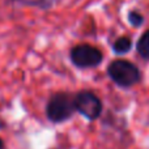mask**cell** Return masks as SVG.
Segmentation results:
<instances>
[{
  "label": "cell",
  "instance_id": "3957f363",
  "mask_svg": "<svg viewBox=\"0 0 149 149\" xmlns=\"http://www.w3.org/2000/svg\"><path fill=\"white\" fill-rule=\"evenodd\" d=\"M70 59L74 67L80 70L94 68L102 63L103 54L100 49L88 43L76 45L70 51Z\"/></svg>",
  "mask_w": 149,
  "mask_h": 149
},
{
  "label": "cell",
  "instance_id": "ba28073f",
  "mask_svg": "<svg viewBox=\"0 0 149 149\" xmlns=\"http://www.w3.org/2000/svg\"><path fill=\"white\" fill-rule=\"evenodd\" d=\"M5 128H7V123H5L4 119L0 118V131H1V130H5Z\"/></svg>",
  "mask_w": 149,
  "mask_h": 149
},
{
  "label": "cell",
  "instance_id": "277c9868",
  "mask_svg": "<svg viewBox=\"0 0 149 149\" xmlns=\"http://www.w3.org/2000/svg\"><path fill=\"white\" fill-rule=\"evenodd\" d=\"M74 107L77 113L90 122L100 118L103 110L102 101L90 90H80L74 94Z\"/></svg>",
  "mask_w": 149,
  "mask_h": 149
},
{
  "label": "cell",
  "instance_id": "8992f818",
  "mask_svg": "<svg viewBox=\"0 0 149 149\" xmlns=\"http://www.w3.org/2000/svg\"><path fill=\"white\" fill-rule=\"evenodd\" d=\"M136 50L143 59L149 60V30H147L140 37L136 45Z\"/></svg>",
  "mask_w": 149,
  "mask_h": 149
},
{
  "label": "cell",
  "instance_id": "7a4b0ae2",
  "mask_svg": "<svg viewBox=\"0 0 149 149\" xmlns=\"http://www.w3.org/2000/svg\"><path fill=\"white\" fill-rule=\"evenodd\" d=\"M107 74L120 88H131L141 79L139 68L134 63L123 59L111 62L107 67Z\"/></svg>",
  "mask_w": 149,
  "mask_h": 149
},
{
  "label": "cell",
  "instance_id": "30bf717a",
  "mask_svg": "<svg viewBox=\"0 0 149 149\" xmlns=\"http://www.w3.org/2000/svg\"><path fill=\"white\" fill-rule=\"evenodd\" d=\"M13 1H24V0H13Z\"/></svg>",
  "mask_w": 149,
  "mask_h": 149
},
{
  "label": "cell",
  "instance_id": "6da1fadb",
  "mask_svg": "<svg viewBox=\"0 0 149 149\" xmlns=\"http://www.w3.org/2000/svg\"><path fill=\"white\" fill-rule=\"evenodd\" d=\"M76 113L74 95L70 92H55L49 97L46 103L47 120L54 124H60L72 118Z\"/></svg>",
  "mask_w": 149,
  "mask_h": 149
},
{
  "label": "cell",
  "instance_id": "5b68a950",
  "mask_svg": "<svg viewBox=\"0 0 149 149\" xmlns=\"http://www.w3.org/2000/svg\"><path fill=\"white\" fill-rule=\"evenodd\" d=\"M132 47V41L128 37H120L113 43V51L116 55H124L131 50Z\"/></svg>",
  "mask_w": 149,
  "mask_h": 149
},
{
  "label": "cell",
  "instance_id": "9c48e42d",
  "mask_svg": "<svg viewBox=\"0 0 149 149\" xmlns=\"http://www.w3.org/2000/svg\"><path fill=\"white\" fill-rule=\"evenodd\" d=\"M0 149H5V144H4V140L0 137Z\"/></svg>",
  "mask_w": 149,
  "mask_h": 149
},
{
  "label": "cell",
  "instance_id": "52a82bcc",
  "mask_svg": "<svg viewBox=\"0 0 149 149\" xmlns=\"http://www.w3.org/2000/svg\"><path fill=\"white\" fill-rule=\"evenodd\" d=\"M128 21L132 26L139 28V26H141L143 22H144V17H143V15H140L139 12H136V10H131V12L128 13Z\"/></svg>",
  "mask_w": 149,
  "mask_h": 149
}]
</instances>
